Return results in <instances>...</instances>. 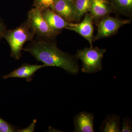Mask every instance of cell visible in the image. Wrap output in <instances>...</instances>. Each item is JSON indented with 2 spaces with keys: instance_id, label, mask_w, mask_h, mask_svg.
<instances>
[{
  "instance_id": "obj_17",
  "label": "cell",
  "mask_w": 132,
  "mask_h": 132,
  "mask_svg": "<svg viewBox=\"0 0 132 132\" xmlns=\"http://www.w3.org/2000/svg\"><path fill=\"white\" fill-rule=\"evenodd\" d=\"M132 131V121L128 117L123 119L122 129L121 132H131Z\"/></svg>"
},
{
  "instance_id": "obj_13",
  "label": "cell",
  "mask_w": 132,
  "mask_h": 132,
  "mask_svg": "<svg viewBox=\"0 0 132 132\" xmlns=\"http://www.w3.org/2000/svg\"><path fill=\"white\" fill-rule=\"evenodd\" d=\"M90 0H76L73 5L74 12V21L79 20L88 12L90 11Z\"/></svg>"
},
{
  "instance_id": "obj_8",
  "label": "cell",
  "mask_w": 132,
  "mask_h": 132,
  "mask_svg": "<svg viewBox=\"0 0 132 132\" xmlns=\"http://www.w3.org/2000/svg\"><path fill=\"white\" fill-rule=\"evenodd\" d=\"M43 65H30L24 64L19 68L12 71L9 74L3 76L4 79L10 78H22L26 79L28 82L32 81L36 72L39 69L45 67Z\"/></svg>"
},
{
  "instance_id": "obj_6",
  "label": "cell",
  "mask_w": 132,
  "mask_h": 132,
  "mask_svg": "<svg viewBox=\"0 0 132 132\" xmlns=\"http://www.w3.org/2000/svg\"><path fill=\"white\" fill-rule=\"evenodd\" d=\"M41 12L47 24L54 31L61 32L63 29L74 26L75 24L66 21L49 8L42 10Z\"/></svg>"
},
{
  "instance_id": "obj_15",
  "label": "cell",
  "mask_w": 132,
  "mask_h": 132,
  "mask_svg": "<svg viewBox=\"0 0 132 132\" xmlns=\"http://www.w3.org/2000/svg\"><path fill=\"white\" fill-rule=\"evenodd\" d=\"M55 0H34V7L42 10L50 8Z\"/></svg>"
},
{
  "instance_id": "obj_3",
  "label": "cell",
  "mask_w": 132,
  "mask_h": 132,
  "mask_svg": "<svg viewBox=\"0 0 132 132\" xmlns=\"http://www.w3.org/2000/svg\"><path fill=\"white\" fill-rule=\"evenodd\" d=\"M106 51V49L93 47L78 50L75 57L82 61V72L91 74L102 71V60Z\"/></svg>"
},
{
  "instance_id": "obj_2",
  "label": "cell",
  "mask_w": 132,
  "mask_h": 132,
  "mask_svg": "<svg viewBox=\"0 0 132 132\" xmlns=\"http://www.w3.org/2000/svg\"><path fill=\"white\" fill-rule=\"evenodd\" d=\"M35 33L27 20L18 27L7 30L3 38L6 40L10 48V56L15 60L22 57V51L24 44L34 40Z\"/></svg>"
},
{
  "instance_id": "obj_5",
  "label": "cell",
  "mask_w": 132,
  "mask_h": 132,
  "mask_svg": "<svg viewBox=\"0 0 132 132\" xmlns=\"http://www.w3.org/2000/svg\"><path fill=\"white\" fill-rule=\"evenodd\" d=\"M130 20L106 16L102 18L98 26V32L94 40L112 36L126 24L131 23Z\"/></svg>"
},
{
  "instance_id": "obj_16",
  "label": "cell",
  "mask_w": 132,
  "mask_h": 132,
  "mask_svg": "<svg viewBox=\"0 0 132 132\" xmlns=\"http://www.w3.org/2000/svg\"><path fill=\"white\" fill-rule=\"evenodd\" d=\"M19 128L0 118V132H18Z\"/></svg>"
},
{
  "instance_id": "obj_1",
  "label": "cell",
  "mask_w": 132,
  "mask_h": 132,
  "mask_svg": "<svg viewBox=\"0 0 132 132\" xmlns=\"http://www.w3.org/2000/svg\"><path fill=\"white\" fill-rule=\"evenodd\" d=\"M52 39L37 37L22 50L29 53L45 67H56L76 74L79 67L75 57L59 49Z\"/></svg>"
},
{
  "instance_id": "obj_18",
  "label": "cell",
  "mask_w": 132,
  "mask_h": 132,
  "mask_svg": "<svg viewBox=\"0 0 132 132\" xmlns=\"http://www.w3.org/2000/svg\"><path fill=\"white\" fill-rule=\"evenodd\" d=\"M7 30L6 25L4 20L0 17V41L3 38V36Z\"/></svg>"
},
{
  "instance_id": "obj_4",
  "label": "cell",
  "mask_w": 132,
  "mask_h": 132,
  "mask_svg": "<svg viewBox=\"0 0 132 132\" xmlns=\"http://www.w3.org/2000/svg\"><path fill=\"white\" fill-rule=\"evenodd\" d=\"M27 19L37 37L53 40L60 32L53 30L43 18L41 10L36 8L29 11Z\"/></svg>"
},
{
  "instance_id": "obj_7",
  "label": "cell",
  "mask_w": 132,
  "mask_h": 132,
  "mask_svg": "<svg viewBox=\"0 0 132 132\" xmlns=\"http://www.w3.org/2000/svg\"><path fill=\"white\" fill-rule=\"evenodd\" d=\"M93 17L91 15H86L84 20L79 24H75L73 27H69L66 29L74 31L80 35L88 41L90 47H93L94 27Z\"/></svg>"
},
{
  "instance_id": "obj_11",
  "label": "cell",
  "mask_w": 132,
  "mask_h": 132,
  "mask_svg": "<svg viewBox=\"0 0 132 132\" xmlns=\"http://www.w3.org/2000/svg\"><path fill=\"white\" fill-rule=\"evenodd\" d=\"M90 11L93 18L99 19L107 16L112 12V9L106 0H90Z\"/></svg>"
},
{
  "instance_id": "obj_19",
  "label": "cell",
  "mask_w": 132,
  "mask_h": 132,
  "mask_svg": "<svg viewBox=\"0 0 132 132\" xmlns=\"http://www.w3.org/2000/svg\"><path fill=\"white\" fill-rule=\"evenodd\" d=\"M36 122H37V120H34L32 123H31L28 127L26 128H23V129H19L18 132H34L35 128V125L36 124Z\"/></svg>"
},
{
  "instance_id": "obj_12",
  "label": "cell",
  "mask_w": 132,
  "mask_h": 132,
  "mask_svg": "<svg viewBox=\"0 0 132 132\" xmlns=\"http://www.w3.org/2000/svg\"><path fill=\"white\" fill-rule=\"evenodd\" d=\"M120 117L117 114H109L102 121L100 127V132H120Z\"/></svg>"
},
{
  "instance_id": "obj_9",
  "label": "cell",
  "mask_w": 132,
  "mask_h": 132,
  "mask_svg": "<svg viewBox=\"0 0 132 132\" xmlns=\"http://www.w3.org/2000/svg\"><path fill=\"white\" fill-rule=\"evenodd\" d=\"M94 116L85 111L80 112L74 118V132H94Z\"/></svg>"
},
{
  "instance_id": "obj_10",
  "label": "cell",
  "mask_w": 132,
  "mask_h": 132,
  "mask_svg": "<svg viewBox=\"0 0 132 132\" xmlns=\"http://www.w3.org/2000/svg\"><path fill=\"white\" fill-rule=\"evenodd\" d=\"M66 21H74L73 5L67 0H55L50 8Z\"/></svg>"
},
{
  "instance_id": "obj_14",
  "label": "cell",
  "mask_w": 132,
  "mask_h": 132,
  "mask_svg": "<svg viewBox=\"0 0 132 132\" xmlns=\"http://www.w3.org/2000/svg\"><path fill=\"white\" fill-rule=\"evenodd\" d=\"M116 10L122 14L128 15L131 13L132 0H112Z\"/></svg>"
},
{
  "instance_id": "obj_20",
  "label": "cell",
  "mask_w": 132,
  "mask_h": 132,
  "mask_svg": "<svg viewBox=\"0 0 132 132\" xmlns=\"http://www.w3.org/2000/svg\"><path fill=\"white\" fill-rule=\"evenodd\" d=\"M67 1H68L69 2L72 3L74 1H76V0H67Z\"/></svg>"
}]
</instances>
